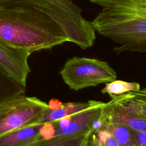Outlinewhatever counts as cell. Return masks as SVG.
Masks as SVG:
<instances>
[{
    "mask_svg": "<svg viewBox=\"0 0 146 146\" xmlns=\"http://www.w3.org/2000/svg\"><path fill=\"white\" fill-rule=\"evenodd\" d=\"M112 102L128 111L146 119V88L129 91L120 95H110Z\"/></svg>",
    "mask_w": 146,
    "mask_h": 146,
    "instance_id": "9c48e42d",
    "label": "cell"
},
{
    "mask_svg": "<svg viewBox=\"0 0 146 146\" xmlns=\"http://www.w3.org/2000/svg\"><path fill=\"white\" fill-rule=\"evenodd\" d=\"M103 129L110 131L117 141L119 146H134L132 130L119 123L107 121Z\"/></svg>",
    "mask_w": 146,
    "mask_h": 146,
    "instance_id": "5bb4252c",
    "label": "cell"
},
{
    "mask_svg": "<svg viewBox=\"0 0 146 146\" xmlns=\"http://www.w3.org/2000/svg\"><path fill=\"white\" fill-rule=\"evenodd\" d=\"M0 40L30 54L68 42L53 19L26 6L0 7Z\"/></svg>",
    "mask_w": 146,
    "mask_h": 146,
    "instance_id": "6da1fadb",
    "label": "cell"
},
{
    "mask_svg": "<svg viewBox=\"0 0 146 146\" xmlns=\"http://www.w3.org/2000/svg\"><path fill=\"white\" fill-rule=\"evenodd\" d=\"M93 132L90 129L71 135L54 136L48 139H39L26 146H86Z\"/></svg>",
    "mask_w": 146,
    "mask_h": 146,
    "instance_id": "8fae6325",
    "label": "cell"
},
{
    "mask_svg": "<svg viewBox=\"0 0 146 146\" xmlns=\"http://www.w3.org/2000/svg\"><path fill=\"white\" fill-rule=\"evenodd\" d=\"M140 89L138 83L127 82L121 80H115L106 83L105 87L101 90L102 94H108L110 95H120L129 91H137Z\"/></svg>",
    "mask_w": 146,
    "mask_h": 146,
    "instance_id": "9a60e30c",
    "label": "cell"
},
{
    "mask_svg": "<svg viewBox=\"0 0 146 146\" xmlns=\"http://www.w3.org/2000/svg\"><path fill=\"white\" fill-rule=\"evenodd\" d=\"M30 54L0 40V67L17 81L25 86L30 72L28 63Z\"/></svg>",
    "mask_w": 146,
    "mask_h": 146,
    "instance_id": "8992f818",
    "label": "cell"
},
{
    "mask_svg": "<svg viewBox=\"0 0 146 146\" xmlns=\"http://www.w3.org/2000/svg\"><path fill=\"white\" fill-rule=\"evenodd\" d=\"M49 110L47 103L25 95L0 103V136L35 124Z\"/></svg>",
    "mask_w": 146,
    "mask_h": 146,
    "instance_id": "277c9868",
    "label": "cell"
},
{
    "mask_svg": "<svg viewBox=\"0 0 146 146\" xmlns=\"http://www.w3.org/2000/svg\"><path fill=\"white\" fill-rule=\"evenodd\" d=\"M132 135L134 146H146V131L132 130Z\"/></svg>",
    "mask_w": 146,
    "mask_h": 146,
    "instance_id": "e0dca14e",
    "label": "cell"
},
{
    "mask_svg": "<svg viewBox=\"0 0 146 146\" xmlns=\"http://www.w3.org/2000/svg\"><path fill=\"white\" fill-rule=\"evenodd\" d=\"M26 86L11 77L0 67V103L25 95Z\"/></svg>",
    "mask_w": 146,
    "mask_h": 146,
    "instance_id": "4fadbf2b",
    "label": "cell"
},
{
    "mask_svg": "<svg viewBox=\"0 0 146 146\" xmlns=\"http://www.w3.org/2000/svg\"><path fill=\"white\" fill-rule=\"evenodd\" d=\"M59 73L64 83L75 91L107 83L117 78L115 71L108 63L86 57L68 59Z\"/></svg>",
    "mask_w": 146,
    "mask_h": 146,
    "instance_id": "3957f363",
    "label": "cell"
},
{
    "mask_svg": "<svg viewBox=\"0 0 146 146\" xmlns=\"http://www.w3.org/2000/svg\"><path fill=\"white\" fill-rule=\"evenodd\" d=\"M108 120L123 124L133 131H146V119L136 115L110 100L106 106Z\"/></svg>",
    "mask_w": 146,
    "mask_h": 146,
    "instance_id": "ba28073f",
    "label": "cell"
},
{
    "mask_svg": "<svg viewBox=\"0 0 146 146\" xmlns=\"http://www.w3.org/2000/svg\"><path fill=\"white\" fill-rule=\"evenodd\" d=\"M43 124H35L0 136V146H26L38 139Z\"/></svg>",
    "mask_w": 146,
    "mask_h": 146,
    "instance_id": "30bf717a",
    "label": "cell"
},
{
    "mask_svg": "<svg viewBox=\"0 0 146 146\" xmlns=\"http://www.w3.org/2000/svg\"><path fill=\"white\" fill-rule=\"evenodd\" d=\"M102 7L91 22L95 31L117 44L113 51L146 52V0H90Z\"/></svg>",
    "mask_w": 146,
    "mask_h": 146,
    "instance_id": "7a4b0ae2",
    "label": "cell"
},
{
    "mask_svg": "<svg viewBox=\"0 0 146 146\" xmlns=\"http://www.w3.org/2000/svg\"><path fill=\"white\" fill-rule=\"evenodd\" d=\"M90 137L88 144L91 146H119L113 135L106 129L94 132Z\"/></svg>",
    "mask_w": 146,
    "mask_h": 146,
    "instance_id": "2e32d148",
    "label": "cell"
},
{
    "mask_svg": "<svg viewBox=\"0 0 146 146\" xmlns=\"http://www.w3.org/2000/svg\"><path fill=\"white\" fill-rule=\"evenodd\" d=\"M107 104L101 102L98 105L71 115L69 125L63 128L55 129L54 136L71 135L90 129L91 124L100 115Z\"/></svg>",
    "mask_w": 146,
    "mask_h": 146,
    "instance_id": "52a82bcc",
    "label": "cell"
},
{
    "mask_svg": "<svg viewBox=\"0 0 146 146\" xmlns=\"http://www.w3.org/2000/svg\"><path fill=\"white\" fill-rule=\"evenodd\" d=\"M15 6H30L43 11L66 32L82 31L90 25L73 0H0V7Z\"/></svg>",
    "mask_w": 146,
    "mask_h": 146,
    "instance_id": "5b68a950",
    "label": "cell"
},
{
    "mask_svg": "<svg viewBox=\"0 0 146 146\" xmlns=\"http://www.w3.org/2000/svg\"><path fill=\"white\" fill-rule=\"evenodd\" d=\"M86 146H91V145H90L88 144V143L86 145Z\"/></svg>",
    "mask_w": 146,
    "mask_h": 146,
    "instance_id": "d6986e66",
    "label": "cell"
},
{
    "mask_svg": "<svg viewBox=\"0 0 146 146\" xmlns=\"http://www.w3.org/2000/svg\"><path fill=\"white\" fill-rule=\"evenodd\" d=\"M100 102V101L88 100L86 102H68L63 103L62 106L58 109L55 110H49L36 124H43L51 122L65 116L72 115L79 112L98 105Z\"/></svg>",
    "mask_w": 146,
    "mask_h": 146,
    "instance_id": "7c38bea8",
    "label": "cell"
},
{
    "mask_svg": "<svg viewBox=\"0 0 146 146\" xmlns=\"http://www.w3.org/2000/svg\"><path fill=\"white\" fill-rule=\"evenodd\" d=\"M62 103L56 99L50 100L48 103L49 109L50 110H55L59 108L62 106Z\"/></svg>",
    "mask_w": 146,
    "mask_h": 146,
    "instance_id": "ac0fdd59",
    "label": "cell"
}]
</instances>
